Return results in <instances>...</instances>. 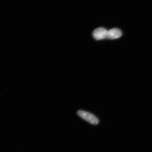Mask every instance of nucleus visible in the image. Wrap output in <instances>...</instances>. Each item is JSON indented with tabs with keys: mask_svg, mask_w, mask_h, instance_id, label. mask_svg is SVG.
Masks as SVG:
<instances>
[{
	"mask_svg": "<svg viewBox=\"0 0 152 152\" xmlns=\"http://www.w3.org/2000/svg\"><path fill=\"white\" fill-rule=\"evenodd\" d=\"M77 115L82 119L92 124L97 125L99 123V120L98 118L89 112L83 110H79L77 112Z\"/></svg>",
	"mask_w": 152,
	"mask_h": 152,
	"instance_id": "obj_1",
	"label": "nucleus"
},
{
	"mask_svg": "<svg viewBox=\"0 0 152 152\" xmlns=\"http://www.w3.org/2000/svg\"><path fill=\"white\" fill-rule=\"evenodd\" d=\"M108 30L104 28H99L94 30L93 33L94 38L96 40L107 39Z\"/></svg>",
	"mask_w": 152,
	"mask_h": 152,
	"instance_id": "obj_2",
	"label": "nucleus"
},
{
	"mask_svg": "<svg viewBox=\"0 0 152 152\" xmlns=\"http://www.w3.org/2000/svg\"><path fill=\"white\" fill-rule=\"evenodd\" d=\"M122 36L121 30L118 28H113L108 31L107 39H115L120 38Z\"/></svg>",
	"mask_w": 152,
	"mask_h": 152,
	"instance_id": "obj_3",
	"label": "nucleus"
}]
</instances>
